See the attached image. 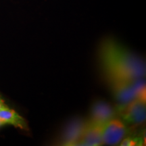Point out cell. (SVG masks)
Masks as SVG:
<instances>
[{
	"mask_svg": "<svg viewBox=\"0 0 146 146\" xmlns=\"http://www.w3.org/2000/svg\"><path fill=\"white\" fill-rule=\"evenodd\" d=\"M120 118L125 124L139 125L146 118L145 100L135 98L129 103L120 105L119 108Z\"/></svg>",
	"mask_w": 146,
	"mask_h": 146,
	"instance_id": "cell-2",
	"label": "cell"
},
{
	"mask_svg": "<svg viewBox=\"0 0 146 146\" xmlns=\"http://www.w3.org/2000/svg\"><path fill=\"white\" fill-rule=\"evenodd\" d=\"M132 80H108L111 90L115 99L124 105L137 98V95L132 85Z\"/></svg>",
	"mask_w": 146,
	"mask_h": 146,
	"instance_id": "cell-4",
	"label": "cell"
},
{
	"mask_svg": "<svg viewBox=\"0 0 146 146\" xmlns=\"http://www.w3.org/2000/svg\"><path fill=\"white\" fill-rule=\"evenodd\" d=\"M145 143L143 141V137L140 135H130L126 136L120 141L119 145L123 146H132V145H143Z\"/></svg>",
	"mask_w": 146,
	"mask_h": 146,
	"instance_id": "cell-9",
	"label": "cell"
},
{
	"mask_svg": "<svg viewBox=\"0 0 146 146\" xmlns=\"http://www.w3.org/2000/svg\"><path fill=\"white\" fill-rule=\"evenodd\" d=\"M103 125L87 122L77 145L99 146L104 145L102 138Z\"/></svg>",
	"mask_w": 146,
	"mask_h": 146,
	"instance_id": "cell-5",
	"label": "cell"
},
{
	"mask_svg": "<svg viewBox=\"0 0 146 146\" xmlns=\"http://www.w3.org/2000/svg\"><path fill=\"white\" fill-rule=\"evenodd\" d=\"M4 125H5L4 124H3V123H2V122H1V120H0V127H2V126H4Z\"/></svg>",
	"mask_w": 146,
	"mask_h": 146,
	"instance_id": "cell-11",
	"label": "cell"
},
{
	"mask_svg": "<svg viewBox=\"0 0 146 146\" xmlns=\"http://www.w3.org/2000/svg\"><path fill=\"white\" fill-rule=\"evenodd\" d=\"M0 120L4 125H12L16 128L29 131V126L27 121L18 114L14 110L8 107L1 109L0 110Z\"/></svg>",
	"mask_w": 146,
	"mask_h": 146,
	"instance_id": "cell-8",
	"label": "cell"
},
{
	"mask_svg": "<svg viewBox=\"0 0 146 146\" xmlns=\"http://www.w3.org/2000/svg\"><path fill=\"white\" fill-rule=\"evenodd\" d=\"M0 97H1V95H0Z\"/></svg>",
	"mask_w": 146,
	"mask_h": 146,
	"instance_id": "cell-12",
	"label": "cell"
},
{
	"mask_svg": "<svg viewBox=\"0 0 146 146\" xmlns=\"http://www.w3.org/2000/svg\"><path fill=\"white\" fill-rule=\"evenodd\" d=\"M115 116L116 110L112 106L103 100H98L95 102L91 107L90 121L103 125L115 118Z\"/></svg>",
	"mask_w": 146,
	"mask_h": 146,
	"instance_id": "cell-6",
	"label": "cell"
},
{
	"mask_svg": "<svg viewBox=\"0 0 146 146\" xmlns=\"http://www.w3.org/2000/svg\"><path fill=\"white\" fill-rule=\"evenodd\" d=\"M87 122L76 119L70 122L62 133L61 143L63 145H77Z\"/></svg>",
	"mask_w": 146,
	"mask_h": 146,
	"instance_id": "cell-7",
	"label": "cell"
},
{
	"mask_svg": "<svg viewBox=\"0 0 146 146\" xmlns=\"http://www.w3.org/2000/svg\"><path fill=\"white\" fill-rule=\"evenodd\" d=\"M6 107H8V106H7V105L4 103V101L2 100L1 97H0V110H1V109L5 108H6Z\"/></svg>",
	"mask_w": 146,
	"mask_h": 146,
	"instance_id": "cell-10",
	"label": "cell"
},
{
	"mask_svg": "<svg viewBox=\"0 0 146 146\" xmlns=\"http://www.w3.org/2000/svg\"><path fill=\"white\" fill-rule=\"evenodd\" d=\"M99 58L108 81L145 77V60L112 38H106L101 43Z\"/></svg>",
	"mask_w": 146,
	"mask_h": 146,
	"instance_id": "cell-1",
	"label": "cell"
},
{
	"mask_svg": "<svg viewBox=\"0 0 146 146\" xmlns=\"http://www.w3.org/2000/svg\"><path fill=\"white\" fill-rule=\"evenodd\" d=\"M129 130L121 119L114 118L110 120L102 127V138L104 144L108 145H118L127 135Z\"/></svg>",
	"mask_w": 146,
	"mask_h": 146,
	"instance_id": "cell-3",
	"label": "cell"
}]
</instances>
